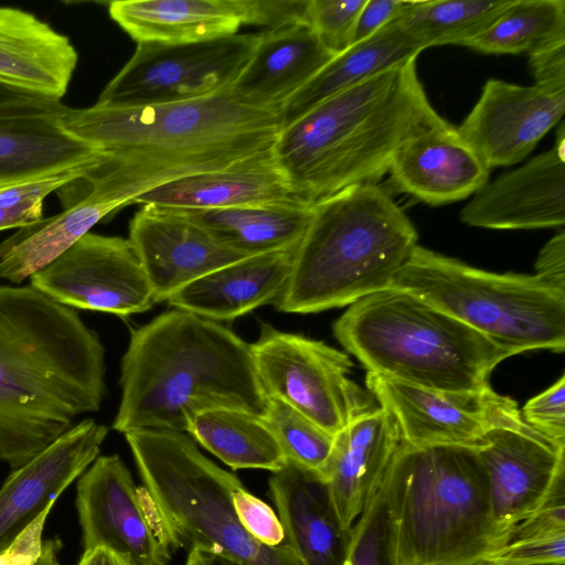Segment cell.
I'll list each match as a JSON object with an SVG mask.
<instances>
[{
    "instance_id": "cell-40",
    "label": "cell",
    "mask_w": 565,
    "mask_h": 565,
    "mask_svg": "<svg viewBox=\"0 0 565 565\" xmlns=\"http://www.w3.org/2000/svg\"><path fill=\"white\" fill-rule=\"evenodd\" d=\"M563 534H565V481L559 482L552 490L539 509L510 529L504 545Z\"/></svg>"
},
{
    "instance_id": "cell-13",
    "label": "cell",
    "mask_w": 565,
    "mask_h": 565,
    "mask_svg": "<svg viewBox=\"0 0 565 565\" xmlns=\"http://www.w3.org/2000/svg\"><path fill=\"white\" fill-rule=\"evenodd\" d=\"M34 289L68 308L128 317L156 302L128 238L87 233L30 277Z\"/></svg>"
},
{
    "instance_id": "cell-15",
    "label": "cell",
    "mask_w": 565,
    "mask_h": 565,
    "mask_svg": "<svg viewBox=\"0 0 565 565\" xmlns=\"http://www.w3.org/2000/svg\"><path fill=\"white\" fill-rule=\"evenodd\" d=\"M475 449L487 476L493 519L505 539L565 481V446L531 428L521 411L492 427Z\"/></svg>"
},
{
    "instance_id": "cell-21",
    "label": "cell",
    "mask_w": 565,
    "mask_h": 565,
    "mask_svg": "<svg viewBox=\"0 0 565 565\" xmlns=\"http://www.w3.org/2000/svg\"><path fill=\"white\" fill-rule=\"evenodd\" d=\"M489 173L448 121L405 141L387 172L395 191L429 205L467 199L488 182Z\"/></svg>"
},
{
    "instance_id": "cell-49",
    "label": "cell",
    "mask_w": 565,
    "mask_h": 565,
    "mask_svg": "<svg viewBox=\"0 0 565 565\" xmlns=\"http://www.w3.org/2000/svg\"><path fill=\"white\" fill-rule=\"evenodd\" d=\"M61 543L57 540H49L43 542L40 557L32 565H58L57 554Z\"/></svg>"
},
{
    "instance_id": "cell-47",
    "label": "cell",
    "mask_w": 565,
    "mask_h": 565,
    "mask_svg": "<svg viewBox=\"0 0 565 565\" xmlns=\"http://www.w3.org/2000/svg\"><path fill=\"white\" fill-rule=\"evenodd\" d=\"M47 514L40 515L14 542L0 552V565H32L40 557L42 531Z\"/></svg>"
},
{
    "instance_id": "cell-23",
    "label": "cell",
    "mask_w": 565,
    "mask_h": 565,
    "mask_svg": "<svg viewBox=\"0 0 565 565\" xmlns=\"http://www.w3.org/2000/svg\"><path fill=\"white\" fill-rule=\"evenodd\" d=\"M334 56L308 22L265 30L228 93L239 104L280 110Z\"/></svg>"
},
{
    "instance_id": "cell-51",
    "label": "cell",
    "mask_w": 565,
    "mask_h": 565,
    "mask_svg": "<svg viewBox=\"0 0 565 565\" xmlns=\"http://www.w3.org/2000/svg\"><path fill=\"white\" fill-rule=\"evenodd\" d=\"M206 556V561L209 565H243L236 561L230 559L227 557H223L216 554H207L204 553Z\"/></svg>"
},
{
    "instance_id": "cell-8",
    "label": "cell",
    "mask_w": 565,
    "mask_h": 565,
    "mask_svg": "<svg viewBox=\"0 0 565 565\" xmlns=\"http://www.w3.org/2000/svg\"><path fill=\"white\" fill-rule=\"evenodd\" d=\"M124 435L173 550L196 548L243 565H302L286 541L264 545L244 529L232 500L244 484L207 459L188 435L164 429Z\"/></svg>"
},
{
    "instance_id": "cell-50",
    "label": "cell",
    "mask_w": 565,
    "mask_h": 565,
    "mask_svg": "<svg viewBox=\"0 0 565 565\" xmlns=\"http://www.w3.org/2000/svg\"><path fill=\"white\" fill-rule=\"evenodd\" d=\"M185 565H209L206 561V556L203 552L191 548L189 550L188 558Z\"/></svg>"
},
{
    "instance_id": "cell-19",
    "label": "cell",
    "mask_w": 565,
    "mask_h": 565,
    "mask_svg": "<svg viewBox=\"0 0 565 565\" xmlns=\"http://www.w3.org/2000/svg\"><path fill=\"white\" fill-rule=\"evenodd\" d=\"M128 239L156 303L167 301L200 277L245 258L218 244L199 225L157 205H141L130 221Z\"/></svg>"
},
{
    "instance_id": "cell-10",
    "label": "cell",
    "mask_w": 565,
    "mask_h": 565,
    "mask_svg": "<svg viewBox=\"0 0 565 565\" xmlns=\"http://www.w3.org/2000/svg\"><path fill=\"white\" fill-rule=\"evenodd\" d=\"M250 350L266 397L285 403L333 436L373 408L371 397L349 377V355L322 341L264 323Z\"/></svg>"
},
{
    "instance_id": "cell-14",
    "label": "cell",
    "mask_w": 565,
    "mask_h": 565,
    "mask_svg": "<svg viewBox=\"0 0 565 565\" xmlns=\"http://www.w3.org/2000/svg\"><path fill=\"white\" fill-rule=\"evenodd\" d=\"M365 383L394 419L401 444L415 447H475L492 427L520 412L515 401L491 386L478 392H444L370 372Z\"/></svg>"
},
{
    "instance_id": "cell-37",
    "label": "cell",
    "mask_w": 565,
    "mask_h": 565,
    "mask_svg": "<svg viewBox=\"0 0 565 565\" xmlns=\"http://www.w3.org/2000/svg\"><path fill=\"white\" fill-rule=\"evenodd\" d=\"M345 565H395L383 481L352 527Z\"/></svg>"
},
{
    "instance_id": "cell-16",
    "label": "cell",
    "mask_w": 565,
    "mask_h": 565,
    "mask_svg": "<svg viewBox=\"0 0 565 565\" xmlns=\"http://www.w3.org/2000/svg\"><path fill=\"white\" fill-rule=\"evenodd\" d=\"M564 111L565 92L490 78L457 131L491 170L523 161Z\"/></svg>"
},
{
    "instance_id": "cell-31",
    "label": "cell",
    "mask_w": 565,
    "mask_h": 565,
    "mask_svg": "<svg viewBox=\"0 0 565 565\" xmlns=\"http://www.w3.org/2000/svg\"><path fill=\"white\" fill-rule=\"evenodd\" d=\"M424 49L394 21L369 39L335 55L280 109L281 128L288 126L323 100L342 93L371 76L408 60Z\"/></svg>"
},
{
    "instance_id": "cell-18",
    "label": "cell",
    "mask_w": 565,
    "mask_h": 565,
    "mask_svg": "<svg viewBox=\"0 0 565 565\" xmlns=\"http://www.w3.org/2000/svg\"><path fill=\"white\" fill-rule=\"evenodd\" d=\"M554 146L522 167L487 182L460 212L475 227L534 230L565 223L564 126Z\"/></svg>"
},
{
    "instance_id": "cell-46",
    "label": "cell",
    "mask_w": 565,
    "mask_h": 565,
    "mask_svg": "<svg viewBox=\"0 0 565 565\" xmlns=\"http://www.w3.org/2000/svg\"><path fill=\"white\" fill-rule=\"evenodd\" d=\"M541 281L565 291V233L561 231L540 250L535 274Z\"/></svg>"
},
{
    "instance_id": "cell-2",
    "label": "cell",
    "mask_w": 565,
    "mask_h": 565,
    "mask_svg": "<svg viewBox=\"0 0 565 565\" xmlns=\"http://www.w3.org/2000/svg\"><path fill=\"white\" fill-rule=\"evenodd\" d=\"M105 371L104 345L74 309L0 285V461L18 469L98 411Z\"/></svg>"
},
{
    "instance_id": "cell-43",
    "label": "cell",
    "mask_w": 565,
    "mask_h": 565,
    "mask_svg": "<svg viewBox=\"0 0 565 565\" xmlns=\"http://www.w3.org/2000/svg\"><path fill=\"white\" fill-rule=\"evenodd\" d=\"M65 105L61 99L25 88L0 83V120L32 116H58Z\"/></svg>"
},
{
    "instance_id": "cell-28",
    "label": "cell",
    "mask_w": 565,
    "mask_h": 565,
    "mask_svg": "<svg viewBox=\"0 0 565 565\" xmlns=\"http://www.w3.org/2000/svg\"><path fill=\"white\" fill-rule=\"evenodd\" d=\"M77 60L67 36L30 12L0 6V83L61 99Z\"/></svg>"
},
{
    "instance_id": "cell-52",
    "label": "cell",
    "mask_w": 565,
    "mask_h": 565,
    "mask_svg": "<svg viewBox=\"0 0 565 565\" xmlns=\"http://www.w3.org/2000/svg\"><path fill=\"white\" fill-rule=\"evenodd\" d=\"M468 565H503V564H498L495 562H492L488 558H481V559H478L476 562H472ZM541 565H565V563H552V564H541Z\"/></svg>"
},
{
    "instance_id": "cell-38",
    "label": "cell",
    "mask_w": 565,
    "mask_h": 565,
    "mask_svg": "<svg viewBox=\"0 0 565 565\" xmlns=\"http://www.w3.org/2000/svg\"><path fill=\"white\" fill-rule=\"evenodd\" d=\"M366 0H309L307 21L323 46L339 55L354 43L359 14Z\"/></svg>"
},
{
    "instance_id": "cell-27",
    "label": "cell",
    "mask_w": 565,
    "mask_h": 565,
    "mask_svg": "<svg viewBox=\"0 0 565 565\" xmlns=\"http://www.w3.org/2000/svg\"><path fill=\"white\" fill-rule=\"evenodd\" d=\"M108 12L137 43L204 41L254 25L253 0H120Z\"/></svg>"
},
{
    "instance_id": "cell-41",
    "label": "cell",
    "mask_w": 565,
    "mask_h": 565,
    "mask_svg": "<svg viewBox=\"0 0 565 565\" xmlns=\"http://www.w3.org/2000/svg\"><path fill=\"white\" fill-rule=\"evenodd\" d=\"M232 500L238 520L254 539L268 546H278L286 541L282 524L267 503L245 487L234 491Z\"/></svg>"
},
{
    "instance_id": "cell-44",
    "label": "cell",
    "mask_w": 565,
    "mask_h": 565,
    "mask_svg": "<svg viewBox=\"0 0 565 565\" xmlns=\"http://www.w3.org/2000/svg\"><path fill=\"white\" fill-rule=\"evenodd\" d=\"M534 85L565 92V38L546 43L529 53Z\"/></svg>"
},
{
    "instance_id": "cell-39",
    "label": "cell",
    "mask_w": 565,
    "mask_h": 565,
    "mask_svg": "<svg viewBox=\"0 0 565 565\" xmlns=\"http://www.w3.org/2000/svg\"><path fill=\"white\" fill-rule=\"evenodd\" d=\"M522 419L548 440L565 446V376L564 374L539 395L529 399L521 411Z\"/></svg>"
},
{
    "instance_id": "cell-32",
    "label": "cell",
    "mask_w": 565,
    "mask_h": 565,
    "mask_svg": "<svg viewBox=\"0 0 565 565\" xmlns=\"http://www.w3.org/2000/svg\"><path fill=\"white\" fill-rule=\"evenodd\" d=\"M186 433L234 470L275 472L287 461L263 416L250 412L209 409L194 417Z\"/></svg>"
},
{
    "instance_id": "cell-20",
    "label": "cell",
    "mask_w": 565,
    "mask_h": 565,
    "mask_svg": "<svg viewBox=\"0 0 565 565\" xmlns=\"http://www.w3.org/2000/svg\"><path fill=\"white\" fill-rule=\"evenodd\" d=\"M95 168L57 190L64 206L61 213L20 227L0 243V278L22 282L89 233L104 217L126 206Z\"/></svg>"
},
{
    "instance_id": "cell-11",
    "label": "cell",
    "mask_w": 565,
    "mask_h": 565,
    "mask_svg": "<svg viewBox=\"0 0 565 565\" xmlns=\"http://www.w3.org/2000/svg\"><path fill=\"white\" fill-rule=\"evenodd\" d=\"M259 33L184 42H140L96 104L136 107L204 98L227 90L248 63Z\"/></svg>"
},
{
    "instance_id": "cell-22",
    "label": "cell",
    "mask_w": 565,
    "mask_h": 565,
    "mask_svg": "<svg viewBox=\"0 0 565 565\" xmlns=\"http://www.w3.org/2000/svg\"><path fill=\"white\" fill-rule=\"evenodd\" d=\"M269 491L302 565H345L352 530L342 525L322 476L287 460L273 472Z\"/></svg>"
},
{
    "instance_id": "cell-5",
    "label": "cell",
    "mask_w": 565,
    "mask_h": 565,
    "mask_svg": "<svg viewBox=\"0 0 565 565\" xmlns=\"http://www.w3.org/2000/svg\"><path fill=\"white\" fill-rule=\"evenodd\" d=\"M312 207L289 278L273 302L281 312L350 306L390 288L418 245L411 220L377 184L348 188Z\"/></svg>"
},
{
    "instance_id": "cell-9",
    "label": "cell",
    "mask_w": 565,
    "mask_h": 565,
    "mask_svg": "<svg viewBox=\"0 0 565 565\" xmlns=\"http://www.w3.org/2000/svg\"><path fill=\"white\" fill-rule=\"evenodd\" d=\"M391 287L444 310L511 356L565 349V291L534 275L484 271L417 245Z\"/></svg>"
},
{
    "instance_id": "cell-12",
    "label": "cell",
    "mask_w": 565,
    "mask_h": 565,
    "mask_svg": "<svg viewBox=\"0 0 565 565\" xmlns=\"http://www.w3.org/2000/svg\"><path fill=\"white\" fill-rule=\"evenodd\" d=\"M76 509L84 551L105 547L129 565H168L174 551L142 488L118 455L99 456L82 473Z\"/></svg>"
},
{
    "instance_id": "cell-48",
    "label": "cell",
    "mask_w": 565,
    "mask_h": 565,
    "mask_svg": "<svg viewBox=\"0 0 565 565\" xmlns=\"http://www.w3.org/2000/svg\"><path fill=\"white\" fill-rule=\"evenodd\" d=\"M78 565H129L114 552L105 547L84 551Z\"/></svg>"
},
{
    "instance_id": "cell-1",
    "label": "cell",
    "mask_w": 565,
    "mask_h": 565,
    "mask_svg": "<svg viewBox=\"0 0 565 565\" xmlns=\"http://www.w3.org/2000/svg\"><path fill=\"white\" fill-rule=\"evenodd\" d=\"M57 121L104 153L97 169L126 206L158 185L267 153L281 129L280 110L239 104L228 89L169 104L66 106Z\"/></svg>"
},
{
    "instance_id": "cell-6",
    "label": "cell",
    "mask_w": 565,
    "mask_h": 565,
    "mask_svg": "<svg viewBox=\"0 0 565 565\" xmlns=\"http://www.w3.org/2000/svg\"><path fill=\"white\" fill-rule=\"evenodd\" d=\"M383 487L395 565H468L504 545L475 447L399 444Z\"/></svg>"
},
{
    "instance_id": "cell-4",
    "label": "cell",
    "mask_w": 565,
    "mask_h": 565,
    "mask_svg": "<svg viewBox=\"0 0 565 565\" xmlns=\"http://www.w3.org/2000/svg\"><path fill=\"white\" fill-rule=\"evenodd\" d=\"M445 121L412 58L282 127L274 156L295 193L312 206L348 188L377 184L405 141Z\"/></svg>"
},
{
    "instance_id": "cell-26",
    "label": "cell",
    "mask_w": 565,
    "mask_h": 565,
    "mask_svg": "<svg viewBox=\"0 0 565 565\" xmlns=\"http://www.w3.org/2000/svg\"><path fill=\"white\" fill-rule=\"evenodd\" d=\"M295 249L242 258L188 284L167 302L213 321H227L273 303L292 268Z\"/></svg>"
},
{
    "instance_id": "cell-3",
    "label": "cell",
    "mask_w": 565,
    "mask_h": 565,
    "mask_svg": "<svg viewBox=\"0 0 565 565\" xmlns=\"http://www.w3.org/2000/svg\"><path fill=\"white\" fill-rule=\"evenodd\" d=\"M113 429L186 433L213 408L263 416L267 397L250 344L223 324L172 308L134 329L121 359Z\"/></svg>"
},
{
    "instance_id": "cell-17",
    "label": "cell",
    "mask_w": 565,
    "mask_h": 565,
    "mask_svg": "<svg viewBox=\"0 0 565 565\" xmlns=\"http://www.w3.org/2000/svg\"><path fill=\"white\" fill-rule=\"evenodd\" d=\"M108 428L86 418L66 430L23 466L0 489V552L44 512L94 462Z\"/></svg>"
},
{
    "instance_id": "cell-42",
    "label": "cell",
    "mask_w": 565,
    "mask_h": 565,
    "mask_svg": "<svg viewBox=\"0 0 565 565\" xmlns=\"http://www.w3.org/2000/svg\"><path fill=\"white\" fill-rule=\"evenodd\" d=\"M484 558L503 565L565 563V534L505 544Z\"/></svg>"
},
{
    "instance_id": "cell-7",
    "label": "cell",
    "mask_w": 565,
    "mask_h": 565,
    "mask_svg": "<svg viewBox=\"0 0 565 565\" xmlns=\"http://www.w3.org/2000/svg\"><path fill=\"white\" fill-rule=\"evenodd\" d=\"M333 332L370 373L408 385L478 392L511 355L444 310L394 287L349 306Z\"/></svg>"
},
{
    "instance_id": "cell-24",
    "label": "cell",
    "mask_w": 565,
    "mask_h": 565,
    "mask_svg": "<svg viewBox=\"0 0 565 565\" xmlns=\"http://www.w3.org/2000/svg\"><path fill=\"white\" fill-rule=\"evenodd\" d=\"M399 444L396 424L381 406L360 414L334 436L324 479L347 530L380 488Z\"/></svg>"
},
{
    "instance_id": "cell-36",
    "label": "cell",
    "mask_w": 565,
    "mask_h": 565,
    "mask_svg": "<svg viewBox=\"0 0 565 565\" xmlns=\"http://www.w3.org/2000/svg\"><path fill=\"white\" fill-rule=\"evenodd\" d=\"M104 159L78 164L25 182L0 186V231L20 228L43 218L44 200L52 192L81 178Z\"/></svg>"
},
{
    "instance_id": "cell-45",
    "label": "cell",
    "mask_w": 565,
    "mask_h": 565,
    "mask_svg": "<svg viewBox=\"0 0 565 565\" xmlns=\"http://www.w3.org/2000/svg\"><path fill=\"white\" fill-rule=\"evenodd\" d=\"M407 4V0H366L358 18L353 44L369 39L390 24Z\"/></svg>"
},
{
    "instance_id": "cell-35",
    "label": "cell",
    "mask_w": 565,
    "mask_h": 565,
    "mask_svg": "<svg viewBox=\"0 0 565 565\" xmlns=\"http://www.w3.org/2000/svg\"><path fill=\"white\" fill-rule=\"evenodd\" d=\"M287 460L324 478L334 436L285 403L267 397L263 415Z\"/></svg>"
},
{
    "instance_id": "cell-30",
    "label": "cell",
    "mask_w": 565,
    "mask_h": 565,
    "mask_svg": "<svg viewBox=\"0 0 565 565\" xmlns=\"http://www.w3.org/2000/svg\"><path fill=\"white\" fill-rule=\"evenodd\" d=\"M57 117L0 120V186L49 175L103 156L66 134Z\"/></svg>"
},
{
    "instance_id": "cell-29",
    "label": "cell",
    "mask_w": 565,
    "mask_h": 565,
    "mask_svg": "<svg viewBox=\"0 0 565 565\" xmlns=\"http://www.w3.org/2000/svg\"><path fill=\"white\" fill-rule=\"evenodd\" d=\"M167 209L199 225L222 246L245 257L297 248L313 212V207L307 204Z\"/></svg>"
},
{
    "instance_id": "cell-25",
    "label": "cell",
    "mask_w": 565,
    "mask_h": 565,
    "mask_svg": "<svg viewBox=\"0 0 565 565\" xmlns=\"http://www.w3.org/2000/svg\"><path fill=\"white\" fill-rule=\"evenodd\" d=\"M140 205L172 209H230L307 204L292 190L274 149L227 168L158 185L134 199Z\"/></svg>"
},
{
    "instance_id": "cell-33",
    "label": "cell",
    "mask_w": 565,
    "mask_h": 565,
    "mask_svg": "<svg viewBox=\"0 0 565 565\" xmlns=\"http://www.w3.org/2000/svg\"><path fill=\"white\" fill-rule=\"evenodd\" d=\"M511 0L408 1L393 20L424 50L435 45H465L484 32Z\"/></svg>"
},
{
    "instance_id": "cell-34",
    "label": "cell",
    "mask_w": 565,
    "mask_h": 565,
    "mask_svg": "<svg viewBox=\"0 0 565 565\" xmlns=\"http://www.w3.org/2000/svg\"><path fill=\"white\" fill-rule=\"evenodd\" d=\"M564 38V0H511L486 31L465 46L487 54H529Z\"/></svg>"
}]
</instances>
